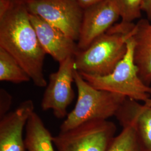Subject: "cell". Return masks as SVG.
<instances>
[{"label":"cell","instance_id":"cell-6","mask_svg":"<svg viewBox=\"0 0 151 151\" xmlns=\"http://www.w3.org/2000/svg\"><path fill=\"white\" fill-rule=\"evenodd\" d=\"M25 6L30 14L40 16L78 41L84 9L76 0H33Z\"/></svg>","mask_w":151,"mask_h":151},{"label":"cell","instance_id":"cell-14","mask_svg":"<svg viewBox=\"0 0 151 151\" xmlns=\"http://www.w3.org/2000/svg\"><path fill=\"white\" fill-rule=\"evenodd\" d=\"M30 80L29 76L17 61L0 47V81L20 83Z\"/></svg>","mask_w":151,"mask_h":151},{"label":"cell","instance_id":"cell-17","mask_svg":"<svg viewBox=\"0 0 151 151\" xmlns=\"http://www.w3.org/2000/svg\"><path fill=\"white\" fill-rule=\"evenodd\" d=\"M12 96L4 89L0 90V116L1 118L8 113L12 104Z\"/></svg>","mask_w":151,"mask_h":151},{"label":"cell","instance_id":"cell-9","mask_svg":"<svg viewBox=\"0 0 151 151\" xmlns=\"http://www.w3.org/2000/svg\"><path fill=\"white\" fill-rule=\"evenodd\" d=\"M34 111L33 101L27 100L1 118L0 151H27L23 131Z\"/></svg>","mask_w":151,"mask_h":151},{"label":"cell","instance_id":"cell-18","mask_svg":"<svg viewBox=\"0 0 151 151\" xmlns=\"http://www.w3.org/2000/svg\"><path fill=\"white\" fill-rule=\"evenodd\" d=\"M33 0H0V11H4L9 6L26 5Z\"/></svg>","mask_w":151,"mask_h":151},{"label":"cell","instance_id":"cell-12","mask_svg":"<svg viewBox=\"0 0 151 151\" xmlns=\"http://www.w3.org/2000/svg\"><path fill=\"white\" fill-rule=\"evenodd\" d=\"M134 41V60L141 80L151 84V22L141 19L135 24L133 35Z\"/></svg>","mask_w":151,"mask_h":151},{"label":"cell","instance_id":"cell-10","mask_svg":"<svg viewBox=\"0 0 151 151\" xmlns=\"http://www.w3.org/2000/svg\"><path fill=\"white\" fill-rule=\"evenodd\" d=\"M30 22L46 54L59 63L78 51L75 41L40 16L29 13Z\"/></svg>","mask_w":151,"mask_h":151},{"label":"cell","instance_id":"cell-2","mask_svg":"<svg viewBox=\"0 0 151 151\" xmlns=\"http://www.w3.org/2000/svg\"><path fill=\"white\" fill-rule=\"evenodd\" d=\"M134 23L120 22L96 38L86 49L74 55L75 68L81 74L104 76L111 73L127 50V40L134 32Z\"/></svg>","mask_w":151,"mask_h":151},{"label":"cell","instance_id":"cell-11","mask_svg":"<svg viewBox=\"0 0 151 151\" xmlns=\"http://www.w3.org/2000/svg\"><path fill=\"white\" fill-rule=\"evenodd\" d=\"M120 125H131L142 151H151V99L139 102L127 98L115 115Z\"/></svg>","mask_w":151,"mask_h":151},{"label":"cell","instance_id":"cell-8","mask_svg":"<svg viewBox=\"0 0 151 151\" xmlns=\"http://www.w3.org/2000/svg\"><path fill=\"white\" fill-rule=\"evenodd\" d=\"M120 17L113 0H103L84 9L77 48L85 50Z\"/></svg>","mask_w":151,"mask_h":151},{"label":"cell","instance_id":"cell-15","mask_svg":"<svg viewBox=\"0 0 151 151\" xmlns=\"http://www.w3.org/2000/svg\"><path fill=\"white\" fill-rule=\"evenodd\" d=\"M120 134L114 138L107 151H142L135 133L131 125H125Z\"/></svg>","mask_w":151,"mask_h":151},{"label":"cell","instance_id":"cell-13","mask_svg":"<svg viewBox=\"0 0 151 151\" xmlns=\"http://www.w3.org/2000/svg\"><path fill=\"white\" fill-rule=\"evenodd\" d=\"M25 132L24 139L27 151H56L53 137L35 111L27 120Z\"/></svg>","mask_w":151,"mask_h":151},{"label":"cell","instance_id":"cell-19","mask_svg":"<svg viewBox=\"0 0 151 151\" xmlns=\"http://www.w3.org/2000/svg\"><path fill=\"white\" fill-rule=\"evenodd\" d=\"M141 10L145 12L147 17V19L151 22V0H143Z\"/></svg>","mask_w":151,"mask_h":151},{"label":"cell","instance_id":"cell-7","mask_svg":"<svg viewBox=\"0 0 151 151\" xmlns=\"http://www.w3.org/2000/svg\"><path fill=\"white\" fill-rule=\"evenodd\" d=\"M59 68L49 76V81L42 98L41 107L43 110H52L58 119L68 115L67 109L75 97L72 88L75 70L74 56L60 62Z\"/></svg>","mask_w":151,"mask_h":151},{"label":"cell","instance_id":"cell-20","mask_svg":"<svg viewBox=\"0 0 151 151\" xmlns=\"http://www.w3.org/2000/svg\"><path fill=\"white\" fill-rule=\"evenodd\" d=\"M81 7L85 9L87 7H88L91 6L93 5L96 3H98L103 0H76Z\"/></svg>","mask_w":151,"mask_h":151},{"label":"cell","instance_id":"cell-16","mask_svg":"<svg viewBox=\"0 0 151 151\" xmlns=\"http://www.w3.org/2000/svg\"><path fill=\"white\" fill-rule=\"evenodd\" d=\"M143 0H113L116 6L121 22L124 24L133 23V22L140 18L142 13L141 6Z\"/></svg>","mask_w":151,"mask_h":151},{"label":"cell","instance_id":"cell-1","mask_svg":"<svg viewBox=\"0 0 151 151\" xmlns=\"http://www.w3.org/2000/svg\"><path fill=\"white\" fill-rule=\"evenodd\" d=\"M0 47L17 61L35 86H47L43 72L46 53L26 6H11L0 12Z\"/></svg>","mask_w":151,"mask_h":151},{"label":"cell","instance_id":"cell-3","mask_svg":"<svg viewBox=\"0 0 151 151\" xmlns=\"http://www.w3.org/2000/svg\"><path fill=\"white\" fill-rule=\"evenodd\" d=\"M73 77L78 92L77 100L75 108L61 124L60 132L68 131L88 122L106 120L115 116L127 99L92 86L76 68Z\"/></svg>","mask_w":151,"mask_h":151},{"label":"cell","instance_id":"cell-4","mask_svg":"<svg viewBox=\"0 0 151 151\" xmlns=\"http://www.w3.org/2000/svg\"><path fill=\"white\" fill-rule=\"evenodd\" d=\"M127 43L126 54L111 73L104 76L80 75L96 89L145 103L151 99V86L144 83L139 76L134 60V41L133 35L127 40Z\"/></svg>","mask_w":151,"mask_h":151},{"label":"cell","instance_id":"cell-5","mask_svg":"<svg viewBox=\"0 0 151 151\" xmlns=\"http://www.w3.org/2000/svg\"><path fill=\"white\" fill-rule=\"evenodd\" d=\"M116 131L113 122L95 120L53 137L57 151H107Z\"/></svg>","mask_w":151,"mask_h":151}]
</instances>
